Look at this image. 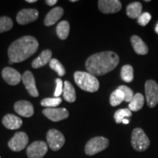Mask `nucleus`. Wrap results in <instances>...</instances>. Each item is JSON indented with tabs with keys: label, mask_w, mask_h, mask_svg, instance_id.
I'll list each match as a JSON object with an SVG mask.
<instances>
[{
	"label": "nucleus",
	"mask_w": 158,
	"mask_h": 158,
	"mask_svg": "<svg viewBox=\"0 0 158 158\" xmlns=\"http://www.w3.org/2000/svg\"><path fill=\"white\" fill-rule=\"evenodd\" d=\"M38 46V41L34 37H21L10 45L7 51L9 60H11L13 63L23 62L36 53Z\"/></svg>",
	"instance_id": "nucleus-2"
},
{
	"label": "nucleus",
	"mask_w": 158,
	"mask_h": 158,
	"mask_svg": "<svg viewBox=\"0 0 158 158\" xmlns=\"http://www.w3.org/2000/svg\"><path fill=\"white\" fill-rule=\"evenodd\" d=\"M127 15L130 19H138L140 15H141L142 11V5L141 2H132L127 5Z\"/></svg>",
	"instance_id": "nucleus-21"
},
{
	"label": "nucleus",
	"mask_w": 158,
	"mask_h": 158,
	"mask_svg": "<svg viewBox=\"0 0 158 158\" xmlns=\"http://www.w3.org/2000/svg\"><path fill=\"white\" fill-rule=\"evenodd\" d=\"M155 31H156V33L158 35V23H157V25H156V27H155Z\"/></svg>",
	"instance_id": "nucleus-36"
},
{
	"label": "nucleus",
	"mask_w": 158,
	"mask_h": 158,
	"mask_svg": "<svg viewBox=\"0 0 158 158\" xmlns=\"http://www.w3.org/2000/svg\"><path fill=\"white\" fill-rule=\"evenodd\" d=\"M71 2H77V0H70Z\"/></svg>",
	"instance_id": "nucleus-37"
},
{
	"label": "nucleus",
	"mask_w": 158,
	"mask_h": 158,
	"mask_svg": "<svg viewBox=\"0 0 158 158\" xmlns=\"http://www.w3.org/2000/svg\"><path fill=\"white\" fill-rule=\"evenodd\" d=\"M2 76L4 80L11 86H15L19 84L22 76L19 71L12 68H5L2 72Z\"/></svg>",
	"instance_id": "nucleus-15"
},
{
	"label": "nucleus",
	"mask_w": 158,
	"mask_h": 158,
	"mask_svg": "<svg viewBox=\"0 0 158 158\" xmlns=\"http://www.w3.org/2000/svg\"><path fill=\"white\" fill-rule=\"evenodd\" d=\"M70 32V23L67 21H62L58 23L56 27V34L59 39L65 40L68 37Z\"/></svg>",
	"instance_id": "nucleus-23"
},
{
	"label": "nucleus",
	"mask_w": 158,
	"mask_h": 158,
	"mask_svg": "<svg viewBox=\"0 0 158 158\" xmlns=\"http://www.w3.org/2000/svg\"><path fill=\"white\" fill-rule=\"evenodd\" d=\"M118 89L123 92L124 95V102H130L134 97L133 91L127 86H120Z\"/></svg>",
	"instance_id": "nucleus-30"
},
{
	"label": "nucleus",
	"mask_w": 158,
	"mask_h": 158,
	"mask_svg": "<svg viewBox=\"0 0 158 158\" xmlns=\"http://www.w3.org/2000/svg\"><path fill=\"white\" fill-rule=\"evenodd\" d=\"M14 110L18 114L23 117H31L34 114V107L30 102L19 100L14 105Z\"/></svg>",
	"instance_id": "nucleus-14"
},
{
	"label": "nucleus",
	"mask_w": 158,
	"mask_h": 158,
	"mask_svg": "<svg viewBox=\"0 0 158 158\" xmlns=\"http://www.w3.org/2000/svg\"><path fill=\"white\" fill-rule=\"evenodd\" d=\"M124 101V95L123 92L118 89L114 91L110 94V104L112 106H117L120 105L122 102Z\"/></svg>",
	"instance_id": "nucleus-25"
},
{
	"label": "nucleus",
	"mask_w": 158,
	"mask_h": 158,
	"mask_svg": "<svg viewBox=\"0 0 158 158\" xmlns=\"http://www.w3.org/2000/svg\"><path fill=\"white\" fill-rule=\"evenodd\" d=\"M26 2L28 3H34V2H36L37 0H26Z\"/></svg>",
	"instance_id": "nucleus-35"
},
{
	"label": "nucleus",
	"mask_w": 158,
	"mask_h": 158,
	"mask_svg": "<svg viewBox=\"0 0 158 158\" xmlns=\"http://www.w3.org/2000/svg\"><path fill=\"white\" fill-rule=\"evenodd\" d=\"M74 80L78 87L86 92H95L100 88V83L96 76L88 72L76 71L74 73Z\"/></svg>",
	"instance_id": "nucleus-3"
},
{
	"label": "nucleus",
	"mask_w": 158,
	"mask_h": 158,
	"mask_svg": "<svg viewBox=\"0 0 158 158\" xmlns=\"http://www.w3.org/2000/svg\"><path fill=\"white\" fill-rule=\"evenodd\" d=\"M132 147L137 152L146 151L150 145V141L145 132L141 128L137 127L132 132L131 135Z\"/></svg>",
	"instance_id": "nucleus-4"
},
{
	"label": "nucleus",
	"mask_w": 158,
	"mask_h": 158,
	"mask_svg": "<svg viewBox=\"0 0 158 158\" xmlns=\"http://www.w3.org/2000/svg\"><path fill=\"white\" fill-rule=\"evenodd\" d=\"M151 19L152 15H150V13L145 12V13H141V15L138 18V23L141 25V27H145L146 25H147L149 23Z\"/></svg>",
	"instance_id": "nucleus-31"
},
{
	"label": "nucleus",
	"mask_w": 158,
	"mask_h": 158,
	"mask_svg": "<svg viewBox=\"0 0 158 158\" xmlns=\"http://www.w3.org/2000/svg\"><path fill=\"white\" fill-rule=\"evenodd\" d=\"M51 56H52V52L51 50L46 49V50L43 51L41 54L39 55V56L33 60V62H31V66L35 69L42 68L47 63L50 62Z\"/></svg>",
	"instance_id": "nucleus-18"
},
{
	"label": "nucleus",
	"mask_w": 158,
	"mask_h": 158,
	"mask_svg": "<svg viewBox=\"0 0 158 158\" xmlns=\"http://www.w3.org/2000/svg\"><path fill=\"white\" fill-rule=\"evenodd\" d=\"M21 80H22L23 85H24L26 89H27V92H29V94L31 97H34V98L38 97L39 93L36 86L35 77L31 71L27 70L24 72V73L22 76Z\"/></svg>",
	"instance_id": "nucleus-13"
},
{
	"label": "nucleus",
	"mask_w": 158,
	"mask_h": 158,
	"mask_svg": "<svg viewBox=\"0 0 158 158\" xmlns=\"http://www.w3.org/2000/svg\"><path fill=\"white\" fill-rule=\"evenodd\" d=\"M29 142V137L24 132H17L8 142V147L12 151L20 152L24 149Z\"/></svg>",
	"instance_id": "nucleus-8"
},
{
	"label": "nucleus",
	"mask_w": 158,
	"mask_h": 158,
	"mask_svg": "<svg viewBox=\"0 0 158 158\" xmlns=\"http://www.w3.org/2000/svg\"><path fill=\"white\" fill-rule=\"evenodd\" d=\"M39 16V12L36 9H23L19 12L16 21L19 24L24 25L36 21Z\"/></svg>",
	"instance_id": "nucleus-11"
},
{
	"label": "nucleus",
	"mask_w": 158,
	"mask_h": 158,
	"mask_svg": "<svg viewBox=\"0 0 158 158\" xmlns=\"http://www.w3.org/2000/svg\"><path fill=\"white\" fill-rule=\"evenodd\" d=\"M0 158H1V157H0Z\"/></svg>",
	"instance_id": "nucleus-39"
},
{
	"label": "nucleus",
	"mask_w": 158,
	"mask_h": 158,
	"mask_svg": "<svg viewBox=\"0 0 158 158\" xmlns=\"http://www.w3.org/2000/svg\"><path fill=\"white\" fill-rule=\"evenodd\" d=\"M122 123L124 124H127L130 123V121L127 119V118H124L123 121H122Z\"/></svg>",
	"instance_id": "nucleus-34"
},
{
	"label": "nucleus",
	"mask_w": 158,
	"mask_h": 158,
	"mask_svg": "<svg viewBox=\"0 0 158 158\" xmlns=\"http://www.w3.org/2000/svg\"><path fill=\"white\" fill-rule=\"evenodd\" d=\"M49 67L52 70H54L59 76H64L65 73H66L64 66L56 59H51L50 62H49Z\"/></svg>",
	"instance_id": "nucleus-27"
},
{
	"label": "nucleus",
	"mask_w": 158,
	"mask_h": 158,
	"mask_svg": "<svg viewBox=\"0 0 158 158\" xmlns=\"http://www.w3.org/2000/svg\"><path fill=\"white\" fill-rule=\"evenodd\" d=\"M62 98H45L41 101V106L46 108H56L59 104L62 102Z\"/></svg>",
	"instance_id": "nucleus-29"
},
{
	"label": "nucleus",
	"mask_w": 158,
	"mask_h": 158,
	"mask_svg": "<svg viewBox=\"0 0 158 158\" xmlns=\"http://www.w3.org/2000/svg\"><path fill=\"white\" fill-rule=\"evenodd\" d=\"M57 2H58L57 0H46V1H45V3H46L48 6H53L55 4H56Z\"/></svg>",
	"instance_id": "nucleus-33"
},
{
	"label": "nucleus",
	"mask_w": 158,
	"mask_h": 158,
	"mask_svg": "<svg viewBox=\"0 0 158 158\" xmlns=\"http://www.w3.org/2000/svg\"><path fill=\"white\" fill-rule=\"evenodd\" d=\"M130 41H131V44L133 45V48L136 54L138 55L147 54L149 48H148L147 44L143 42L141 37L137 36V35H133L131 37Z\"/></svg>",
	"instance_id": "nucleus-19"
},
{
	"label": "nucleus",
	"mask_w": 158,
	"mask_h": 158,
	"mask_svg": "<svg viewBox=\"0 0 158 158\" xmlns=\"http://www.w3.org/2000/svg\"><path fill=\"white\" fill-rule=\"evenodd\" d=\"M43 114L53 122H59L69 116L68 110L64 108H48L43 110Z\"/></svg>",
	"instance_id": "nucleus-10"
},
{
	"label": "nucleus",
	"mask_w": 158,
	"mask_h": 158,
	"mask_svg": "<svg viewBox=\"0 0 158 158\" xmlns=\"http://www.w3.org/2000/svg\"><path fill=\"white\" fill-rule=\"evenodd\" d=\"M13 26V20L7 16L0 17V33L9 31Z\"/></svg>",
	"instance_id": "nucleus-28"
},
{
	"label": "nucleus",
	"mask_w": 158,
	"mask_h": 158,
	"mask_svg": "<svg viewBox=\"0 0 158 158\" xmlns=\"http://www.w3.org/2000/svg\"><path fill=\"white\" fill-rule=\"evenodd\" d=\"M46 139L48 146L53 151H58L65 143L64 135L56 129L48 130L46 135Z\"/></svg>",
	"instance_id": "nucleus-6"
},
{
	"label": "nucleus",
	"mask_w": 158,
	"mask_h": 158,
	"mask_svg": "<svg viewBox=\"0 0 158 158\" xmlns=\"http://www.w3.org/2000/svg\"><path fill=\"white\" fill-rule=\"evenodd\" d=\"M48 147L44 141H35L27 147V155L29 158H43L48 152Z\"/></svg>",
	"instance_id": "nucleus-9"
},
{
	"label": "nucleus",
	"mask_w": 158,
	"mask_h": 158,
	"mask_svg": "<svg viewBox=\"0 0 158 158\" xmlns=\"http://www.w3.org/2000/svg\"><path fill=\"white\" fill-rule=\"evenodd\" d=\"M98 7L105 14L115 13L122 9V3L118 0H100L98 1Z\"/></svg>",
	"instance_id": "nucleus-12"
},
{
	"label": "nucleus",
	"mask_w": 158,
	"mask_h": 158,
	"mask_svg": "<svg viewBox=\"0 0 158 158\" xmlns=\"http://www.w3.org/2000/svg\"><path fill=\"white\" fill-rule=\"evenodd\" d=\"M2 124L9 130H17L21 127L23 121L19 116L14 114H7L2 118Z\"/></svg>",
	"instance_id": "nucleus-17"
},
{
	"label": "nucleus",
	"mask_w": 158,
	"mask_h": 158,
	"mask_svg": "<svg viewBox=\"0 0 158 158\" xmlns=\"http://www.w3.org/2000/svg\"><path fill=\"white\" fill-rule=\"evenodd\" d=\"M9 64H13V62H12V61L11 60H9Z\"/></svg>",
	"instance_id": "nucleus-38"
},
{
	"label": "nucleus",
	"mask_w": 158,
	"mask_h": 158,
	"mask_svg": "<svg viewBox=\"0 0 158 158\" xmlns=\"http://www.w3.org/2000/svg\"><path fill=\"white\" fill-rule=\"evenodd\" d=\"M121 78L124 81L130 83L133 81L134 78L133 68L131 65L126 64L124 65L121 70Z\"/></svg>",
	"instance_id": "nucleus-24"
},
{
	"label": "nucleus",
	"mask_w": 158,
	"mask_h": 158,
	"mask_svg": "<svg viewBox=\"0 0 158 158\" xmlns=\"http://www.w3.org/2000/svg\"><path fill=\"white\" fill-rule=\"evenodd\" d=\"M56 86L54 92V97L55 98H59V96H60L61 94L62 93L63 88H64V86H63V82L60 78H56Z\"/></svg>",
	"instance_id": "nucleus-32"
},
{
	"label": "nucleus",
	"mask_w": 158,
	"mask_h": 158,
	"mask_svg": "<svg viewBox=\"0 0 158 158\" xmlns=\"http://www.w3.org/2000/svg\"><path fill=\"white\" fill-rule=\"evenodd\" d=\"M145 94L148 106L154 108L158 103V84L153 80L145 83Z\"/></svg>",
	"instance_id": "nucleus-7"
},
{
	"label": "nucleus",
	"mask_w": 158,
	"mask_h": 158,
	"mask_svg": "<svg viewBox=\"0 0 158 158\" xmlns=\"http://www.w3.org/2000/svg\"><path fill=\"white\" fill-rule=\"evenodd\" d=\"M132 116V111L129 108H122L116 110L114 114V119L116 123L119 124L122 122L124 118Z\"/></svg>",
	"instance_id": "nucleus-26"
},
{
	"label": "nucleus",
	"mask_w": 158,
	"mask_h": 158,
	"mask_svg": "<svg viewBox=\"0 0 158 158\" xmlns=\"http://www.w3.org/2000/svg\"><path fill=\"white\" fill-rule=\"evenodd\" d=\"M144 97L141 93H136L129 103V109L131 111H138L144 105Z\"/></svg>",
	"instance_id": "nucleus-22"
},
{
	"label": "nucleus",
	"mask_w": 158,
	"mask_h": 158,
	"mask_svg": "<svg viewBox=\"0 0 158 158\" xmlns=\"http://www.w3.org/2000/svg\"><path fill=\"white\" fill-rule=\"evenodd\" d=\"M64 14V10L60 7H54L48 12L45 18L44 23L46 27H50L56 23Z\"/></svg>",
	"instance_id": "nucleus-16"
},
{
	"label": "nucleus",
	"mask_w": 158,
	"mask_h": 158,
	"mask_svg": "<svg viewBox=\"0 0 158 158\" xmlns=\"http://www.w3.org/2000/svg\"><path fill=\"white\" fill-rule=\"evenodd\" d=\"M109 146V141L108 138L97 136L89 141L85 146V153L86 155L92 156L100 152L103 151Z\"/></svg>",
	"instance_id": "nucleus-5"
},
{
	"label": "nucleus",
	"mask_w": 158,
	"mask_h": 158,
	"mask_svg": "<svg viewBox=\"0 0 158 158\" xmlns=\"http://www.w3.org/2000/svg\"><path fill=\"white\" fill-rule=\"evenodd\" d=\"M63 97L64 99L68 102H73L76 100V90L70 82L65 81L63 88Z\"/></svg>",
	"instance_id": "nucleus-20"
},
{
	"label": "nucleus",
	"mask_w": 158,
	"mask_h": 158,
	"mask_svg": "<svg viewBox=\"0 0 158 158\" xmlns=\"http://www.w3.org/2000/svg\"><path fill=\"white\" fill-rule=\"evenodd\" d=\"M119 57L113 51H103L90 56L86 61V69L94 76L108 73L116 68Z\"/></svg>",
	"instance_id": "nucleus-1"
}]
</instances>
